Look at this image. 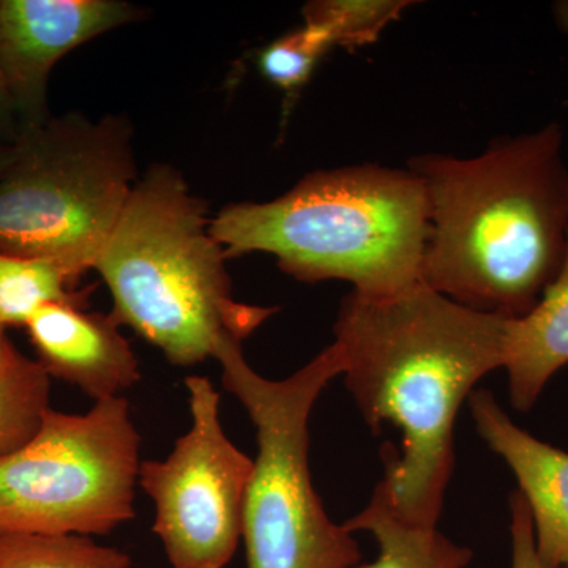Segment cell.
<instances>
[{
	"label": "cell",
	"mask_w": 568,
	"mask_h": 568,
	"mask_svg": "<svg viewBox=\"0 0 568 568\" xmlns=\"http://www.w3.org/2000/svg\"><path fill=\"white\" fill-rule=\"evenodd\" d=\"M345 528L375 537L377 558L358 568H466L473 559L469 548L455 544L437 528L399 517L381 481L364 510L346 521Z\"/></svg>",
	"instance_id": "13"
},
{
	"label": "cell",
	"mask_w": 568,
	"mask_h": 568,
	"mask_svg": "<svg viewBox=\"0 0 568 568\" xmlns=\"http://www.w3.org/2000/svg\"><path fill=\"white\" fill-rule=\"evenodd\" d=\"M429 227L422 179L377 164L316 171L268 203L226 205L211 223L227 260L268 253L298 282L345 280L373 298L422 283Z\"/></svg>",
	"instance_id": "3"
},
{
	"label": "cell",
	"mask_w": 568,
	"mask_h": 568,
	"mask_svg": "<svg viewBox=\"0 0 568 568\" xmlns=\"http://www.w3.org/2000/svg\"><path fill=\"white\" fill-rule=\"evenodd\" d=\"M334 48L327 33L313 24L284 33L257 55V67L265 80L293 102L312 80L317 63Z\"/></svg>",
	"instance_id": "18"
},
{
	"label": "cell",
	"mask_w": 568,
	"mask_h": 568,
	"mask_svg": "<svg viewBox=\"0 0 568 568\" xmlns=\"http://www.w3.org/2000/svg\"><path fill=\"white\" fill-rule=\"evenodd\" d=\"M568 365V244L566 257L534 308L508 317L504 338L510 402L529 413L549 379Z\"/></svg>",
	"instance_id": "12"
},
{
	"label": "cell",
	"mask_w": 568,
	"mask_h": 568,
	"mask_svg": "<svg viewBox=\"0 0 568 568\" xmlns=\"http://www.w3.org/2000/svg\"><path fill=\"white\" fill-rule=\"evenodd\" d=\"M469 407L478 435L517 477L538 558L547 568H568V452L519 428L491 392L474 390Z\"/></svg>",
	"instance_id": "11"
},
{
	"label": "cell",
	"mask_w": 568,
	"mask_h": 568,
	"mask_svg": "<svg viewBox=\"0 0 568 568\" xmlns=\"http://www.w3.org/2000/svg\"><path fill=\"white\" fill-rule=\"evenodd\" d=\"M552 13H555V20L558 22L560 31L568 36V0H560L552 7Z\"/></svg>",
	"instance_id": "21"
},
{
	"label": "cell",
	"mask_w": 568,
	"mask_h": 568,
	"mask_svg": "<svg viewBox=\"0 0 568 568\" xmlns=\"http://www.w3.org/2000/svg\"><path fill=\"white\" fill-rule=\"evenodd\" d=\"M211 223L181 171L153 164L93 265L112 295V320L171 365L203 364L224 339L242 342L276 313L235 301Z\"/></svg>",
	"instance_id": "4"
},
{
	"label": "cell",
	"mask_w": 568,
	"mask_h": 568,
	"mask_svg": "<svg viewBox=\"0 0 568 568\" xmlns=\"http://www.w3.org/2000/svg\"><path fill=\"white\" fill-rule=\"evenodd\" d=\"M26 328L47 375L95 403L123 396L141 381L140 361L111 315L80 304H48Z\"/></svg>",
	"instance_id": "10"
},
{
	"label": "cell",
	"mask_w": 568,
	"mask_h": 568,
	"mask_svg": "<svg viewBox=\"0 0 568 568\" xmlns=\"http://www.w3.org/2000/svg\"><path fill=\"white\" fill-rule=\"evenodd\" d=\"M508 317L459 305L424 283L339 305L335 342L345 384L375 435L402 432V450L381 447L384 491L407 523L437 528L455 469V422L478 381L503 368Z\"/></svg>",
	"instance_id": "1"
},
{
	"label": "cell",
	"mask_w": 568,
	"mask_h": 568,
	"mask_svg": "<svg viewBox=\"0 0 568 568\" xmlns=\"http://www.w3.org/2000/svg\"><path fill=\"white\" fill-rule=\"evenodd\" d=\"M80 278L51 261L0 252V327H26L48 304H85Z\"/></svg>",
	"instance_id": "14"
},
{
	"label": "cell",
	"mask_w": 568,
	"mask_h": 568,
	"mask_svg": "<svg viewBox=\"0 0 568 568\" xmlns=\"http://www.w3.org/2000/svg\"><path fill=\"white\" fill-rule=\"evenodd\" d=\"M118 0H0V74L13 100L20 134L40 129L51 71L85 41L136 20Z\"/></svg>",
	"instance_id": "9"
},
{
	"label": "cell",
	"mask_w": 568,
	"mask_h": 568,
	"mask_svg": "<svg viewBox=\"0 0 568 568\" xmlns=\"http://www.w3.org/2000/svg\"><path fill=\"white\" fill-rule=\"evenodd\" d=\"M409 0H315L302 10L306 24L327 33L334 47L354 51L376 43L381 33L398 20Z\"/></svg>",
	"instance_id": "17"
},
{
	"label": "cell",
	"mask_w": 568,
	"mask_h": 568,
	"mask_svg": "<svg viewBox=\"0 0 568 568\" xmlns=\"http://www.w3.org/2000/svg\"><path fill=\"white\" fill-rule=\"evenodd\" d=\"M119 548L78 534L0 532V568H130Z\"/></svg>",
	"instance_id": "16"
},
{
	"label": "cell",
	"mask_w": 568,
	"mask_h": 568,
	"mask_svg": "<svg viewBox=\"0 0 568 568\" xmlns=\"http://www.w3.org/2000/svg\"><path fill=\"white\" fill-rule=\"evenodd\" d=\"M141 435L125 396L88 413L48 409L0 458V532L106 536L134 518Z\"/></svg>",
	"instance_id": "7"
},
{
	"label": "cell",
	"mask_w": 568,
	"mask_h": 568,
	"mask_svg": "<svg viewBox=\"0 0 568 568\" xmlns=\"http://www.w3.org/2000/svg\"><path fill=\"white\" fill-rule=\"evenodd\" d=\"M50 395L51 377L10 343L0 362V458L36 435Z\"/></svg>",
	"instance_id": "15"
},
{
	"label": "cell",
	"mask_w": 568,
	"mask_h": 568,
	"mask_svg": "<svg viewBox=\"0 0 568 568\" xmlns=\"http://www.w3.org/2000/svg\"><path fill=\"white\" fill-rule=\"evenodd\" d=\"M562 145V126L551 122L474 159L414 156L432 219L422 283L476 312L529 313L567 252Z\"/></svg>",
	"instance_id": "2"
},
{
	"label": "cell",
	"mask_w": 568,
	"mask_h": 568,
	"mask_svg": "<svg viewBox=\"0 0 568 568\" xmlns=\"http://www.w3.org/2000/svg\"><path fill=\"white\" fill-rule=\"evenodd\" d=\"M510 517L511 568H547L538 558L532 517L518 489L510 496Z\"/></svg>",
	"instance_id": "19"
},
{
	"label": "cell",
	"mask_w": 568,
	"mask_h": 568,
	"mask_svg": "<svg viewBox=\"0 0 568 568\" xmlns=\"http://www.w3.org/2000/svg\"><path fill=\"white\" fill-rule=\"evenodd\" d=\"M130 123L51 118L21 133L0 175V252L92 271L136 185Z\"/></svg>",
	"instance_id": "6"
},
{
	"label": "cell",
	"mask_w": 568,
	"mask_h": 568,
	"mask_svg": "<svg viewBox=\"0 0 568 568\" xmlns=\"http://www.w3.org/2000/svg\"><path fill=\"white\" fill-rule=\"evenodd\" d=\"M13 156L14 144H3V142H0V175H2L3 171L13 162Z\"/></svg>",
	"instance_id": "22"
},
{
	"label": "cell",
	"mask_w": 568,
	"mask_h": 568,
	"mask_svg": "<svg viewBox=\"0 0 568 568\" xmlns=\"http://www.w3.org/2000/svg\"><path fill=\"white\" fill-rule=\"evenodd\" d=\"M213 358L222 366L223 387L256 428L242 518L246 568L358 567L361 547L328 517L310 473V417L324 388L345 372L339 346L325 347L280 381L254 372L239 339H224Z\"/></svg>",
	"instance_id": "5"
},
{
	"label": "cell",
	"mask_w": 568,
	"mask_h": 568,
	"mask_svg": "<svg viewBox=\"0 0 568 568\" xmlns=\"http://www.w3.org/2000/svg\"><path fill=\"white\" fill-rule=\"evenodd\" d=\"M192 425L164 459L142 462L138 485L153 504V534L173 568H224L242 540L254 459L220 420V394L204 376L185 379Z\"/></svg>",
	"instance_id": "8"
},
{
	"label": "cell",
	"mask_w": 568,
	"mask_h": 568,
	"mask_svg": "<svg viewBox=\"0 0 568 568\" xmlns=\"http://www.w3.org/2000/svg\"><path fill=\"white\" fill-rule=\"evenodd\" d=\"M7 328L0 327V362H2L3 355H6L7 347L10 345V339L6 335Z\"/></svg>",
	"instance_id": "23"
},
{
	"label": "cell",
	"mask_w": 568,
	"mask_h": 568,
	"mask_svg": "<svg viewBox=\"0 0 568 568\" xmlns=\"http://www.w3.org/2000/svg\"><path fill=\"white\" fill-rule=\"evenodd\" d=\"M18 136H20V125H18L17 111H14L9 88L0 74V142L14 144Z\"/></svg>",
	"instance_id": "20"
}]
</instances>
